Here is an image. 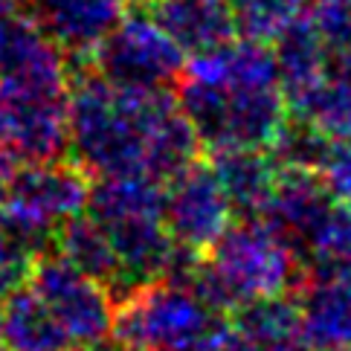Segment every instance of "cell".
Listing matches in <instances>:
<instances>
[{
	"instance_id": "2",
	"label": "cell",
	"mask_w": 351,
	"mask_h": 351,
	"mask_svg": "<svg viewBox=\"0 0 351 351\" xmlns=\"http://www.w3.org/2000/svg\"><path fill=\"white\" fill-rule=\"evenodd\" d=\"M305 285V258L291 238L267 221L247 218L230 223L223 235L200 253L186 287L195 291L215 313L238 311L247 302L296 293Z\"/></svg>"
},
{
	"instance_id": "24",
	"label": "cell",
	"mask_w": 351,
	"mask_h": 351,
	"mask_svg": "<svg viewBox=\"0 0 351 351\" xmlns=\"http://www.w3.org/2000/svg\"><path fill=\"white\" fill-rule=\"evenodd\" d=\"M317 171L334 204H351V143L331 140L317 162Z\"/></svg>"
},
{
	"instance_id": "27",
	"label": "cell",
	"mask_w": 351,
	"mask_h": 351,
	"mask_svg": "<svg viewBox=\"0 0 351 351\" xmlns=\"http://www.w3.org/2000/svg\"><path fill=\"white\" fill-rule=\"evenodd\" d=\"M253 351H313V348H308L302 340H296V343H287V346H276V348H256L253 346Z\"/></svg>"
},
{
	"instance_id": "9",
	"label": "cell",
	"mask_w": 351,
	"mask_h": 351,
	"mask_svg": "<svg viewBox=\"0 0 351 351\" xmlns=\"http://www.w3.org/2000/svg\"><path fill=\"white\" fill-rule=\"evenodd\" d=\"M162 215L174 241L195 253H206L232 223L235 209L212 166L195 160L192 166L166 180Z\"/></svg>"
},
{
	"instance_id": "1",
	"label": "cell",
	"mask_w": 351,
	"mask_h": 351,
	"mask_svg": "<svg viewBox=\"0 0 351 351\" xmlns=\"http://www.w3.org/2000/svg\"><path fill=\"white\" fill-rule=\"evenodd\" d=\"M178 105L169 87H122L93 67L70 70V148L93 178L143 174L154 125Z\"/></svg>"
},
{
	"instance_id": "25",
	"label": "cell",
	"mask_w": 351,
	"mask_h": 351,
	"mask_svg": "<svg viewBox=\"0 0 351 351\" xmlns=\"http://www.w3.org/2000/svg\"><path fill=\"white\" fill-rule=\"evenodd\" d=\"M32 258L35 250L18 241L6 227H0V299H6L12 291L27 285Z\"/></svg>"
},
{
	"instance_id": "23",
	"label": "cell",
	"mask_w": 351,
	"mask_h": 351,
	"mask_svg": "<svg viewBox=\"0 0 351 351\" xmlns=\"http://www.w3.org/2000/svg\"><path fill=\"white\" fill-rule=\"evenodd\" d=\"M308 18L322 35L331 61L351 73V0H317Z\"/></svg>"
},
{
	"instance_id": "14",
	"label": "cell",
	"mask_w": 351,
	"mask_h": 351,
	"mask_svg": "<svg viewBox=\"0 0 351 351\" xmlns=\"http://www.w3.org/2000/svg\"><path fill=\"white\" fill-rule=\"evenodd\" d=\"M145 12L186 56L218 49L235 35L227 0H148Z\"/></svg>"
},
{
	"instance_id": "15",
	"label": "cell",
	"mask_w": 351,
	"mask_h": 351,
	"mask_svg": "<svg viewBox=\"0 0 351 351\" xmlns=\"http://www.w3.org/2000/svg\"><path fill=\"white\" fill-rule=\"evenodd\" d=\"M296 293L302 343L313 351H351V282L311 279Z\"/></svg>"
},
{
	"instance_id": "4",
	"label": "cell",
	"mask_w": 351,
	"mask_h": 351,
	"mask_svg": "<svg viewBox=\"0 0 351 351\" xmlns=\"http://www.w3.org/2000/svg\"><path fill=\"white\" fill-rule=\"evenodd\" d=\"M178 108L192 122L200 145L270 148L287 122V105L279 87H232L186 73L178 79Z\"/></svg>"
},
{
	"instance_id": "13",
	"label": "cell",
	"mask_w": 351,
	"mask_h": 351,
	"mask_svg": "<svg viewBox=\"0 0 351 351\" xmlns=\"http://www.w3.org/2000/svg\"><path fill=\"white\" fill-rule=\"evenodd\" d=\"M273 58H276V76H279V90L285 96V105L293 114L334 70L328 47H325L322 35L313 27V21L305 15L276 38Z\"/></svg>"
},
{
	"instance_id": "31",
	"label": "cell",
	"mask_w": 351,
	"mask_h": 351,
	"mask_svg": "<svg viewBox=\"0 0 351 351\" xmlns=\"http://www.w3.org/2000/svg\"><path fill=\"white\" fill-rule=\"evenodd\" d=\"M348 140H351V131H348Z\"/></svg>"
},
{
	"instance_id": "20",
	"label": "cell",
	"mask_w": 351,
	"mask_h": 351,
	"mask_svg": "<svg viewBox=\"0 0 351 351\" xmlns=\"http://www.w3.org/2000/svg\"><path fill=\"white\" fill-rule=\"evenodd\" d=\"M235 328L256 348H276L302 340L299 337V302L287 296H270L247 302L230 313Z\"/></svg>"
},
{
	"instance_id": "29",
	"label": "cell",
	"mask_w": 351,
	"mask_h": 351,
	"mask_svg": "<svg viewBox=\"0 0 351 351\" xmlns=\"http://www.w3.org/2000/svg\"><path fill=\"white\" fill-rule=\"evenodd\" d=\"M0 351H9V348H6V346H3V343H0Z\"/></svg>"
},
{
	"instance_id": "17",
	"label": "cell",
	"mask_w": 351,
	"mask_h": 351,
	"mask_svg": "<svg viewBox=\"0 0 351 351\" xmlns=\"http://www.w3.org/2000/svg\"><path fill=\"white\" fill-rule=\"evenodd\" d=\"M0 343L9 351H70L73 343L61 322L29 285L0 299Z\"/></svg>"
},
{
	"instance_id": "12",
	"label": "cell",
	"mask_w": 351,
	"mask_h": 351,
	"mask_svg": "<svg viewBox=\"0 0 351 351\" xmlns=\"http://www.w3.org/2000/svg\"><path fill=\"white\" fill-rule=\"evenodd\" d=\"M334 200L328 197L317 169L308 166H279L270 195L261 209V221H267L273 230L291 238L296 247L308 241V235L317 230V223L328 212Z\"/></svg>"
},
{
	"instance_id": "8",
	"label": "cell",
	"mask_w": 351,
	"mask_h": 351,
	"mask_svg": "<svg viewBox=\"0 0 351 351\" xmlns=\"http://www.w3.org/2000/svg\"><path fill=\"white\" fill-rule=\"evenodd\" d=\"M27 285L53 311L73 346H99L110 337L117 305L114 296L105 285L73 267L67 258L49 250L35 253Z\"/></svg>"
},
{
	"instance_id": "22",
	"label": "cell",
	"mask_w": 351,
	"mask_h": 351,
	"mask_svg": "<svg viewBox=\"0 0 351 351\" xmlns=\"http://www.w3.org/2000/svg\"><path fill=\"white\" fill-rule=\"evenodd\" d=\"M235 32L256 41H276L305 15V0H227Z\"/></svg>"
},
{
	"instance_id": "21",
	"label": "cell",
	"mask_w": 351,
	"mask_h": 351,
	"mask_svg": "<svg viewBox=\"0 0 351 351\" xmlns=\"http://www.w3.org/2000/svg\"><path fill=\"white\" fill-rule=\"evenodd\" d=\"M293 117L305 119L328 140H348L351 131V73L331 70Z\"/></svg>"
},
{
	"instance_id": "10",
	"label": "cell",
	"mask_w": 351,
	"mask_h": 351,
	"mask_svg": "<svg viewBox=\"0 0 351 351\" xmlns=\"http://www.w3.org/2000/svg\"><path fill=\"white\" fill-rule=\"evenodd\" d=\"M70 90H23L0 84L6 145L23 162L64 157L70 148Z\"/></svg>"
},
{
	"instance_id": "7",
	"label": "cell",
	"mask_w": 351,
	"mask_h": 351,
	"mask_svg": "<svg viewBox=\"0 0 351 351\" xmlns=\"http://www.w3.org/2000/svg\"><path fill=\"white\" fill-rule=\"evenodd\" d=\"M90 67L122 87H171L186 67V53L145 9L125 12L90 53Z\"/></svg>"
},
{
	"instance_id": "26",
	"label": "cell",
	"mask_w": 351,
	"mask_h": 351,
	"mask_svg": "<svg viewBox=\"0 0 351 351\" xmlns=\"http://www.w3.org/2000/svg\"><path fill=\"white\" fill-rule=\"evenodd\" d=\"M15 169H18V157L12 154V148L6 143H0V197H3V192H6V186L12 180V174H15Z\"/></svg>"
},
{
	"instance_id": "6",
	"label": "cell",
	"mask_w": 351,
	"mask_h": 351,
	"mask_svg": "<svg viewBox=\"0 0 351 351\" xmlns=\"http://www.w3.org/2000/svg\"><path fill=\"white\" fill-rule=\"evenodd\" d=\"M93 174L76 160H41L15 169L0 197L3 227L29 250L41 253L53 244L61 221L79 215L87 206Z\"/></svg>"
},
{
	"instance_id": "30",
	"label": "cell",
	"mask_w": 351,
	"mask_h": 351,
	"mask_svg": "<svg viewBox=\"0 0 351 351\" xmlns=\"http://www.w3.org/2000/svg\"><path fill=\"white\" fill-rule=\"evenodd\" d=\"M0 227H3V215H0Z\"/></svg>"
},
{
	"instance_id": "19",
	"label": "cell",
	"mask_w": 351,
	"mask_h": 351,
	"mask_svg": "<svg viewBox=\"0 0 351 351\" xmlns=\"http://www.w3.org/2000/svg\"><path fill=\"white\" fill-rule=\"evenodd\" d=\"M302 250L311 256L313 279L351 282V204H331Z\"/></svg>"
},
{
	"instance_id": "16",
	"label": "cell",
	"mask_w": 351,
	"mask_h": 351,
	"mask_svg": "<svg viewBox=\"0 0 351 351\" xmlns=\"http://www.w3.org/2000/svg\"><path fill=\"white\" fill-rule=\"evenodd\" d=\"M53 247L61 258H67L73 267H79L90 279L108 287V293L117 299L125 296V279L119 258L110 247L105 230L90 218V215H73L67 221L58 223V230L53 235Z\"/></svg>"
},
{
	"instance_id": "11",
	"label": "cell",
	"mask_w": 351,
	"mask_h": 351,
	"mask_svg": "<svg viewBox=\"0 0 351 351\" xmlns=\"http://www.w3.org/2000/svg\"><path fill=\"white\" fill-rule=\"evenodd\" d=\"M27 6L67 64H90V53L128 12V0H29Z\"/></svg>"
},
{
	"instance_id": "28",
	"label": "cell",
	"mask_w": 351,
	"mask_h": 351,
	"mask_svg": "<svg viewBox=\"0 0 351 351\" xmlns=\"http://www.w3.org/2000/svg\"><path fill=\"white\" fill-rule=\"evenodd\" d=\"M73 351H117V348H102V343H99V346H79Z\"/></svg>"
},
{
	"instance_id": "3",
	"label": "cell",
	"mask_w": 351,
	"mask_h": 351,
	"mask_svg": "<svg viewBox=\"0 0 351 351\" xmlns=\"http://www.w3.org/2000/svg\"><path fill=\"white\" fill-rule=\"evenodd\" d=\"M84 209L114 247L125 293L160 279L174 250V238L162 215V183L143 174L96 178Z\"/></svg>"
},
{
	"instance_id": "5",
	"label": "cell",
	"mask_w": 351,
	"mask_h": 351,
	"mask_svg": "<svg viewBox=\"0 0 351 351\" xmlns=\"http://www.w3.org/2000/svg\"><path fill=\"white\" fill-rule=\"evenodd\" d=\"M218 317L189 287L154 279L117 299L110 337L122 351H195Z\"/></svg>"
},
{
	"instance_id": "18",
	"label": "cell",
	"mask_w": 351,
	"mask_h": 351,
	"mask_svg": "<svg viewBox=\"0 0 351 351\" xmlns=\"http://www.w3.org/2000/svg\"><path fill=\"white\" fill-rule=\"evenodd\" d=\"M212 171L221 180L235 212L258 218L276 180L279 162L265 148H221L212 152Z\"/></svg>"
}]
</instances>
